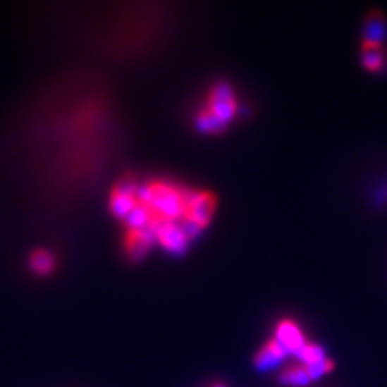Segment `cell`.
<instances>
[{"label": "cell", "instance_id": "6", "mask_svg": "<svg viewBox=\"0 0 387 387\" xmlns=\"http://www.w3.org/2000/svg\"><path fill=\"white\" fill-rule=\"evenodd\" d=\"M207 108H209L215 115L220 116L227 123L235 115L237 102L233 90L227 83H217L214 86L208 95Z\"/></svg>", "mask_w": 387, "mask_h": 387}, {"label": "cell", "instance_id": "4", "mask_svg": "<svg viewBox=\"0 0 387 387\" xmlns=\"http://www.w3.org/2000/svg\"><path fill=\"white\" fill-rule=\"evenodd\" d=\"M138 190L131 178H123L111 194V211L116 217L125 220L138 204Z\"/></svg>", "mask_w": 387, "mask_h": 387}, {"label": "cell", "instance_id": "9", "mask_svg": "<svg viewBox=\"0 0 387 387\" xmlns=\"http://www.w3.org/2000/svg\"><path fill=\"white\" fill-rule=\"evenodd\" d=\"M156 240L171 252H184L190 238L184 234L176 221H156Z\"/></svg>", "mask_w": 387, "mask_h": 387}, {"label": "cell", "instance_id": "1", "mask_svg": "<svg viewBox=\"0 0 387 387\" xmlns=\"http://www.w3.org/2000/svg\"><path fill=\"white\" fill-rule=\"evenodd\" d=\"M138 201L145 204L155 219L162 221L181 220L187 208L188 190L165 183H152L138 188Z\"/></svg>", "mask_w": 387, "mask_h": 387}, {"label": "cell", "instance_id": "13", "mask_svg": "<svg viewBox=\"0 0 387 387\" xmlns=\"http://www.w3.org/2000/svg\"><path fill=\"white\" fill-rule=\"evenodd\" d=\"M197 126L201 129L202 133L208 134H219L224 131L227 122L223 121L220 116L215 115L209 108H204L198 115H197Z\"/></svg>", "mask_w": 387, "mask_h": 387}, {"label": "cell", "instance_id": "12", "mask_svg": "<svg viewBox=\"0 0 387 387\" xmlns=\"http://www.w3.org/2000/svg\"><path fill=\"white\" fill-rule=\"evenodd\" d=\"M295 359H297V362L303 363L306 366L320 369L328 357L326 355V350L320 346V344L307 341L306 346L295 355Z\"/></svg>", "mask_w": 387, "mask_h": 387}, {"label": "cell", "instance_id": "2", "mask_svg": "<svg viewBox=\"0 0 387 387\" xmlns=\"http://www.w3.org/2000/svg\"><path fill=\"white\" fill-rule=\"evenodd\" d=\"M334 367L336 364L331 359H327L320 369L306 366L295 360L294 363H288L280 367L278 381L290 387H305L309 386L312 381L330 374L334 370Z\"/></svg>", "mask_w": 387, "mask_h": 387}, {"label": "cell", "instance_id": "14", "mask_svg": "<svg viewBox=\"0 0 387 387\" xmlns=\"http://www.w3.org/2000/svg\"><path fill=\"white\" fill-rule=\"evenodd\" d=\"M383 49L381 45H376V43H362V61L366 69L369 70H379L383 65Z\"/></svg>", "mask_w": 387, "mask_h": 387}, {"label": "cell", "instance_id": "10", "mask_svg": "<svg viewBox=\"0 0 387 387\" xmlns=\"http://www.w3.org/2000/svg\"><path fill=\"white\" fill-rule=\"evenodd\" d=\"M364 43H376L381 45L383 37L386 35V20L380 11H371L364 20Z\"/></svg>", "mask_w": 387, "mask_h": 387}, {"label": "cell", "instance_id": "8", "mask_svg": "<svg viewBox=\"0 0 387 387\" xmlns=\"http://www.w3.org/2000/svg\"><path fill=\"white\" fill-rule=\"evenodd\" d=\"M274 337L281 343V346L288 352V355L294 356L303 349L306 346V343L309 341L301 327L291 319H284L278 321V324L276 326Z\"/></svg>", "mask_w": 387, "mask_h": 387}, {"label": "cell", "instance_id": "3", "mask_svg": "<svg viewBox=\"0 0 387 387\" xmlns=\"http://www.w3.org/2000/svg\"><path fill=\"white\" fill-rule=\"evenodd\" d=\"M215 209V197L209 192H197L188 191L187 197V208L184 217L204 228L209 220L212 219V214Z\"/></svg>", "mask_w": 387, "mask_h": 387}, {"label": "cell", "instance_id": "7", "mask_svg": "<svg viewBox=\"0 0 387 387\" xmlns=\"http://www.w3.org/2000/svg\"><path fill=\"white\" fill-rule=\"evenodd\" d=\"M288 356V352L281 346V343L276 337H273L267 340L260 348V350L255 353L254 366L262 371L278 369L284 366V362Z\"/></svg>", "mask_w": 387, "mask_h": 387}, {"label": "cell", "instance_id": "15", "mask_svg": "<svg viewBox=\"0 0 387 387\" xmlns=\"http://www.w3.org/2000/svg\"><path fill=\"white\" fill-rule=\"evenodd\" d=\"M212 387H226V386H224V384H220V383H217V384H214Z\"/></svg>", "mask_w": 387, "mask_h": 387}, {"label": "cell", "instance_id": "11", "mask_svg": "<svg viewBox=\"0 0 387 387\" xmlns=\"http://www.w3.org/2000/svg\"><path fill=\"white\" fill-rule=\"evenodd\" d=\"M56 266L55 255L45 248L33 250L29 255V267L37 276H48Z\"/></svg>", "mask_w": 387, "mask_h": 387}, {"label": "cell", "instance_id": "5", "mask_svg": "<svg viewBox=\"0 0 387 387\" xmlns=\"http://www.w3.org/2000/svg\"><path fill=\"white\" fill-rule=\"evenodd\" d=\"M156 221L158 219H154L151 224L142 230H128L125 235V250L131 260H141L156 240Z\"/></svg>", "mask_w": 387, "mask_h": 387}]
</instances>
